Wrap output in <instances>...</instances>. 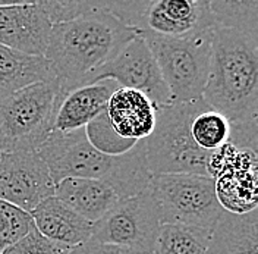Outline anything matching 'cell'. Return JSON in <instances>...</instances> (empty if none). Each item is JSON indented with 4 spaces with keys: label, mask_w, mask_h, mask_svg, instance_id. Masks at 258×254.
I'll return each instance as SVG.
<instances>
[{
    "label": "cell",
    "mask_w": 258,
    "mask_h": 254,
    "mask_svg": "<svg viewBox=\"0 0 258 254\" xmlns=\"http://www.w3.org/2000/svg\"><path fill=\"white\" fill-rule=\"evenodd\" d=\"M85 135L88 143L91 144L100 153H104L107 156H120L132 150L138 141L125 140L119 137L109 122L107 113L103 111L97 115L93 121H90L85 125Z\"/></svg>",
    "instance_id": "603a6c76"
},
{
    "label": "cell",
    "mask_w": 258,
    "mask_h": 254,
    "mask_svg": "<svg viewBox=\"0 0 258 254\" xmlns=\"http://www.w3.org/2000/svg\"><path fill=\"white\" fill-rule=\"evenodd\" d=\"M214 28L210 0H144L138 32L185 38Z\"/></svg>",
    "instance_id": "8fae6325"
},
{
    "label": "cell",
    "mask_w": 258,
    "mask_h": 254,
    "mask_svg": "<svg viewBox=\"0 0 258 254\" xmlns=\"http://www.w3.org/2000/svg\"><path fill=\"white\" fill-rule=\"evenodd\" d=\"M214 27L258 35V0H210Z\"/></svg>",
    "instance_id": "ffe728a7"
},
{
    "label": "cell",
    "mask_w": 258,
    "mask_h": 254,
    "mask_svg": "<svg viewBox=\"0 0 258 254\" xmlns=\"http://www.w3.org/2000/svg\"><path fill=\"white\" fill-rule=\"evenodd\" d=\"M211 231L183 225H161L156 254H206Z\"/></svg>",
    "instance_id": "7402d4cb"
},
{
    "label": "cell",
    "mask_w": 258,
    "mask_h": 254,
    "mask_svg": "<svg viewBox=\"0 0 258 254\" xmlns=\"http://www.w3.org/2000/svg\"><path fill=\"white\" fill-rule=\"evenodd\" d=\"M161 225H183L213 231L220 219L214 178L195 174L153 175L147 187Z\"/></svg>",
    "instance_id": "8992f818"
},
{
    "label": "cell",
    "mask_w": 258,
    "mask_h": 254,
    "mask_svg": "<svg viewBox=\"0 0 258 254\" xmlns=\"http://www.w3.org/2000/svg\"><path fill=\"white\" fill-rule=\"evenodd\" d=\"M138 34L106 12L103 0L96 11L53 25L44 59L59 84L62 100L88 72L110 62Z\"/></svg>",
    "instance_id": "6da1fadb"
},
{
    "label": "cell",
    "mask_w": 258,
    "mask_h": 254,
    "mask_svg": "<svg viewBox=\"0 0 258 254\" xmlns=\"http://www.w3.org/2000/svg\"><path fill=\"white\" fill-rule=\"evenodd\" d=\"M37 153L47 165L54 185L66 178L100 179L110 184L120 200L147 190L153 176L147 168L143 140L125 155L107 156L88 143L84 128L53 131Z\"/></svg>",
    "instance_id": "3957f363"
},
{
    "label": "cell",
    "mask_w": 258,
    "mask_h": 254,
    "mask_svg": "<svg viewBox=\"0 0 258 254\" xmlns=\"http://www.w3.org/2000/svg\"><path fill=\"white\" fill-rule=\"evenodd\" d=\"M232 125L222 113L211 109L206 103L194 115L191 121V137L203 151L214 153L229 144Z\"/></svg>",
    "instance_id": "44dd1931"
},
{
    "label": "cell",
    "mask_w": 258,
    "mask_h": 254,
    "mask_svg": "<svg viewBox=\"0 0 258 254\" xmlns=\"http://www.w3.org/2000/svg\"><path fill=\"white\" fill-rule=\"evenodd\" d=\"M54 80L47 61L0 44V101L16 91L43 81Z\"/></svg>",
    "instance_id": "d6986e66"
},
{
    "label": "cell",
    "mask_w": 258,
    "mask_h": 254,
    "mask_svg": "<svg viewBox=\"0 0 258 254\" xmlns=\"http://www.w3.org/2000/svg\"><path fill=\"white\" fill-rule=\"evenodd\" d=\"M117 88L119 85L110 80L77 87L60 101L53 131L69 132L85 128L97 115L106 111L110 95Z\"/></svg>",
    "instance_id": "e0dca14e"
},
{
    "label": "cell",
    "mask_w": 258,
    "mask_h": 254,
    "mask_svg": "<svg viewBox=\"0 0 258 254\" xmlns=\"http://www.w3.org/2000/svg\"><path fill=\"white\" fill-rule=\"evenodd\" d=\"M32 226L31 213L0 198V253L24 238Z\"/></svg>",
    "instance_id": "cb8c5ba5"
},
{
    "label": "cell",
    "mask_w": 258,
    "mask_h": 254,
    "mask_svg": "<svg viewBox=\"0 0 258 254\" xmlns=\"http://www.w3.org/2000/svg\"><path fill=\"white\" fill-rule=\"evenodd\" d=\"M78 254H153L143 253L131 248H123V247H116V245H106V244H98L94 241H88L75 248Z\"/></svg>",
    "instance_id": "4316f807"
},
{
    "label": "cell",
    "mask_w": 258,
    "mask_h": 254,
    "mask_svg": "<svg viewBox=\"0 0 258 254\" xmlns=\"http://www.w3.org/2000/svg\"><path fill=\"white\" fill-rule=\"evenodd\" d=\"M160 228L157 206L145 190L117 201L100 221L93 223L91 241L156 254Z\"/></svg>",
    "instance_id": "ba28073f"
},
{
    "label": "cell",
    "mask_w": 258,
    "mask_h": 254,
    "mask_svg": "<svg viewBox=\"0 0 258 254\" xmlns=\"http://www.w3.org/2000/svg\"><path fill=\"white\" fill-rule=\"evenodd\" d=\"M216 195L226 212L243 215L257 209V151L226 144Z\"/></svg>",
    "instance_id": "7c38bea8"
},
{
    "label": "cell",
    "mask_w": 258,
    "mask_h": 254,
    "mask_svg": "<svg viewBox=\"0 0 258 254\" xmlns=\"http://www.w3.org/2000/svg\"><path fill=\"white\" fill-rule=\"evenodd\" d=\"M54 195L47 165L37 151L0 153V198L31 213Z\"/></svg>",
    "instance_id": "30bf717a"
},
{
    "label": "cell",
    "mask_w": 258,
    "mask_h": 254,
    "mask_svg": "<svg viewBox=\"0 0 258 254\" xmlns=\"http://www.w3.org/2000/svg\"><path fill=\"white\" fill-rule=\"evenodd\" d=\"M62 95L56 80L31 84L0 101V153L37 151L53 132Z\"/></svg>",
    "instance_id": "5b68a950"
},
{
    "label": "cell",
    "mask_w": 258,
    "mask_h": 254,
    "mask_svg": "<svg viewBox=\"0 0 258 254\" xmlns=\"http://www.w3.org/2000/svg\"><path fill=\"white\" fill-rule=\"evenodd\" d=\"M106 80L114 81L120 88L141 91L153 101L156 109L175 103L163 81L151 50L140 34L132 38L110 62L88 72L80 81L78 87Z\"/></svg>",
    "instance_id": "9c48e42d"
},
{
    "label": "cell",
    "mask_w": 258,
    "mask_h": 254,
    "mask_svg": "<svg viewBox=\"0 0 258 254\" xmlns=\"http://www.w3.org/2000/svg\"><path fill=\"white\" fill-rule=\"evenodd\" d=\"M206 254H258L257 209L243 215L223 210L211 231Z\"/></svg>",
    "instance_id": "ac0fdd59"
},
{
    "label": "cell",
    "mask_w": 258,
    "mask_h": 254,
    "mask_svg": "<svg viewBox=\"0 0 258 254\" xmlns=\"http://www.w3.org/2000/svg\"><path fill=\"white\" fill-rule=\"evenodd\" d=\"M40 2H0V44L44 58L51 32Z\"/></svg>",
    "instance_id": "4fadbf2b"
},
{
    "label": "cell",
    "mask_w": 258,
    "mask_h": 254,
    "mask_svg": "<svg viewBox=\"0 0 258 254\" xmlns=\"http://www.w3.org/2000/svg\"><path fill=\"white\" fill-rule=\"evenodd\" d=\"M63 251L53 244L51 241H48L46 237H43L35 226H32L30 232L16 241L15 244H12L11 247L5 248L0 254H62Z\"/></svg>",
    "instance_id": "484cf974"
},
{
    "label": "cell",
    "mask_w": 258,
    "mask_h": 254,
    "mask_svg": "<svg viewBox=\"0 0 258 254\" xmlns=\"http://www.w3.org/2000/svg\"><path fill=\"white\" fill-rule=\"evenodd\" d=\"M40 5L51 25L74 21L98 8V2L91 0H41Z\"/></svg>",
    "instance_id": "d4e9b609"
},
{
    "label": "cell",
    "mask_w": 258,
    "mask_h": 254,
    "mask_svg": "<svg viewBox=\"0 0 258 254\" xmlns=\"http://www.w3.org/2000/svg\"><path fill=\"white\" fill-rule=\"evenodd\" d=\"M106 113L114 132L132 141L145 140L156 125V106L141 91L117 88L109 98Z\"/></svg>",
    "instance_id": "9a60e30c"
},
{
    "label": "cell",
    "mask_w": 258,
    "mask_h": 254,
    "mask_svg": "<svg viewBox=\"0 0 258 254\" xmlns=\"http://www.w3.org/2000/svg\"><path fill=\"white\" fill-rule=\"evenodd\" d=\"M203 100L232 127L258 118V35L213 28L211 59Z\"/></svg>",
    "instance_id": "7a4b0ae2"
},
{
    "label": "cell",
    "mask_w": 258,
    "mask_h": 254,
    "mask_svg": "<svg viewBox=\"0 0 258 254\" xmlns=\"http://www.w3.org/2000/svg\"><path fill=\"white\" fill-rule=\"evenodd\" d=\"M151 50L163 81L176 103L203 98L211 59L213 30L185 38L140 34Z\"/></svg>",
    "instance_id": "52a82bcc"
},
{
    "label": "cell",
    "mask_w": 258,
    "mask_h": 254,
    "mask_svg": "<svg viewBox=\"0 0 258 254\" xmlns=\"http://www.w3.org/2000/svg\"><path fill=\"white\" fill-rule=\"evenodd\" d=\"M54 197L85 221L96 223L120 201L110 184L100 179L66 178L54 185Z\"/></svg>",
    "instance_id": "2e32d148"
},
{
    "label": "cell",
    "mask_w": 258,
    "mask_h": 254,
    "mask_svg": "<svg viewBox=\"0 0 258 254\" xmlns=\"http://www.w3.org/2000/svg\"><path fill=\"white\" fill-rule=\"evenodd\" d=\"M31 216L35 229L62 251L80 247L93 235V223L81 218L54 195L41 201L32 210Z\"/></svg>",
    "instance_id": "5bb4252c"
},
{
    "label": "cell",
    "mask_w": 258,
    "mask_h": 254,
    "mask_svg": "<svg viewBox=\"0 0 258 254\" xmlns=\"http://www.w3.org/2000/svg\"><path fill=\"white\" fill-rule=\"evenodd\" d=\"M204 105L206 101L200 98L156 109L154 129L143 140L150 174L210 176V162L216 151H203L191 137V121Z\"/></svg>",
    "instance_id": "277c9868"
}]
</instances>
